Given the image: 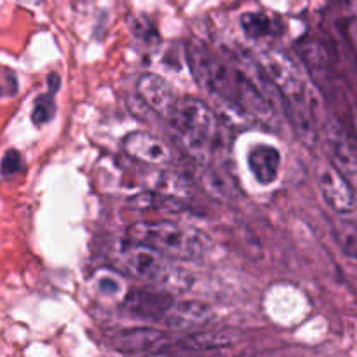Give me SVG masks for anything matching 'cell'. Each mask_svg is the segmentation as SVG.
Returning a JSON list of instances; mask_svg holds the SVG:
<instances>
[{
  "mask_svg": "<svg viewBox=\"0 0 357 357\" xmlns=\"http://www.w3.org/2000/svg\"><path fill=\"white\" fill-rule=\"evenodd\" d=\"M185 54L195 82L227 110L279 128L281 96L261 63L250 56L225 61L197 40L188 42Z\"/></svg>",
  "mask_w": 357,
  "mask_h": 357,
  "instance_id": "1",
  "label": "cell"
},
{
  "mask_svg": "<svg viewBox=\"0 0 357 357\" xmlns=\"http://www.w3.org/2000/svg\"><path fill=\"white\" fill-rule=\"evenodd\" d=\"M260 63L278 87L284 114L296 136L307 149H314L319 138L317 115L310 86L295 63L282 52L268 51L260 56Z\"/></svg>",
  "mask_w": 357,
  "mask_h": 357,
  "instance_id": "2",
  "label": "cell"
},
{
  "mask_svg": "<svg viewBox=\"0 0 357 357\" xmlns=\"http://www.w3.org/2000/svg\"><path fill=\"white\" fill-rule=\"evenodd\" d=\"M162 119L181 150L199 164H209L222 145V124L215 112L197 98L178 96Z\"/></svg>",
  "mask_w": 357,
  "mask_h": 357,
  "instance_id": "3",
  "label": "cell"
},
{
  "mask_svg": "<svg viewBox=\"0 0 357 357\" xmlns=\"http://www.w3.org/2000/svg\"><path fill=\"white\" fill-rule=\"evenodd\" d=\"M126 236L135 243L152 248L169 260H201L211 250V241L201 230L169 220L131 223Z\"/></svg>",
  "mask_w": 357,
  "mask_h": 357,
  "instance_id": "4",
  "label": "cell"
},
{
  "mask_svg": "<svg viewBox=\"0 0 357 357\" xmlns=\"http://www.w3.org/2000/svg\"><path fill=\"white\" fill-rule=\"evenodd\" d=\"M117 261L126 272L150 286L167 284L174 275L169 258L131 239L117 248Z\"/></svg>",
  "mask_w": 357,
  "mask_h": 357,
  "instance_id": "5",
  "label": "cell"
},
{
  "mask_svg": "<svg viewBox=\"0 0 357 357\" xmlns=\"http://www.w3.org/2000/svg\"><path fill=\"white\" fill-rule=\"evenodd\" d=\"M316 181L324 202L337 215H352L357 208V197L354 185L340 169L328 160H321L316 166Z\"/></svg>",
  "mask_w": 357,
  "mask_h": 357,
  "instance_id": "6",
  "label": "cell"
},
{
  "mask_svg": "<svg viewBox=\"0 0 357 357\" xmlns=\"http://www.w3.org/2000/svg\"><path fill=\"white\" fill-rule=\"evenodd\" d=\"M112 347L122 354H167L173 337L162 330L152 328H131L112 337Z\"/></svg>",
  "mask_w": 357,
  "mask_h": 357,
  "instance_id": "7",
  "label": "cell"
},
{
  "mask_svg": "<svg viewBox=\"0 0 357 357\" xmlns=\"http://www.w3.org/2000/svg\"><path fill=\"white\" fill-rule=\"evenodd\" d=\"M122 150L126 155L131 157L132 160H138L149 166L162 167L173 162L174 153L169 145L162 142L157 136L149 135L143 131H132L122 139Z\"/></svg>",
  "mask_w": 357,
  "mask_h": 357,
  "instance_id": "8",
  "label": "cell"
},
{
  "mask_svg": "<svg viewBox=\"0 0 357 357\" xmlns=\"http://www.w3.org/2000/svg\"><path fill=\"white\" fill-rule=\"evenodd\" d=\"M174 298L167 291H150V289H136L124 298V310L136 317L145 319H164Z\"/></svg>",
  "mask_w": 357,
  "mask_h": 357,
  "instance_id": "9",
  "label": "cell"
},
{
  "mask_svg": "<svg viewBox=\"0 0 357 357\" xmlns=\"http://www.w3.org/2000/svg\"><path fill=\"white\" fill-rule=\"evenodd\" d=\"M324 131H326V143L328 149H330L331 164L337 169H340L351 183H354L357 181V155L349 138L345 136L344 129L333 119H330L324 126Z\"/></svg>",
  "mask_w": 357,
  "mask_h": 357,
  "instance_id": "10",
  "label": "cell"
},
{
  "mask_svg": "<svg viewBox=\"0 0 357 357\" xmlns=\"http://www.w3.org/2000/svg\"><path fill=\"white\" fill-rule=\"evenodd\" d=\"M136 91H138V96L142 98L143 103L150 110L155 112L157 115H160V117L166 115V112L169 110V107L178 98L173 87L162 77L155 75V73H143V75H139L138 82H136Z\"/></svg>",
  "mask_w": 357,
  "mask_h": 357,
  "instance_id": "11",
  "label": "cell"
},
{
  "mask_svg": "<svg viewBox=\"0 0 357 357\" xmlns=\"http://www.w3.org/2000/svg\"><path fill=\"white\" fill-rule=\"evenodd\" d=\"M248 167L258 183L272 185L279 176L281 153L272 145L253 146L248 153Z\"/></svg>",
  "mask_w": 357,
  "mask_h": 357,
  "instance_id": "12",
  "label": "cell"
},
{
  "mask_svg": "<svg viewBox=\"0 0 357 357\" xmlns=\"http://www.w3.org/2000/svg\"><path fill=\"white\" fill-rule=\"evenodd\" d=\"M164 319L167 326L176 328V330H194V328L204 326L211 319V316H209L208 307L202 303H180V305L174 303Z\"/></svg>",
  "mask_w": 357,
  "mask_h": 357,
  "instance_id": "13",
  "label": "cell"
},
{
  "mask_svg": "<svg viewBox=\"0 0 357 357\" xmlns=\"http://www.w3.org/2000/svg\"><path fill=\"white\" fill-rule=\"evenodd\" d=\"M204 171H202L201 178H199V181H201L202 188H204L206 194L209 195V197L216 199V201H230L232 199V183L229 181V178H227V174L223 173L222 169H218V167H213L209 166V164H204Z\"/></svg>",
  "mask_w": 357,
  "mask_h": 357,
  "instance_id": "14",
  "label": "cell"
},
{
  "mask_svg": "<svg viewBox=\"0 0 357 357\" xmlns=\"http://www.w3.org/2000/svg\"><path fill=\"white\" fill-rule=\"evenodd\" d=\"M331 232L342 253L349 260L357 261V223L349 218H338L333 222Z\"/></svg>",
  "mask_w": 357,
  "mask_h": 357,
  "instance_id": "15",
  "label": "cell"
},
{
  "mask_svg": "<svg viewBox=\"0 0 357 357\" xmlns=\"http://www.w3.org/2000/svg\"><path fill=\"white\" fill-rule=\"evenodd\" d=\"M59 86V77L51 75L49 77V91L45 94L35 100L33 110H31V121L35 126H44L52 121L56 114V103H54V93L58 91Z\"/></svg>",
  "mask_w": 357,
  "mask_h": 357,
  "instance_id": "16",
  "label": "cell"
},
{
  "mask_svg": "<svg viewBox=\"0 0 357 357\" xmlns=\"http://www.w3.org/2000/svg\"><path fill=\"white\" fill-rule=\"evenodd\" d=\"M241 28L250 38H264L275 33L274 21L261 13H248L241 17Z\"/></svg>",
  "mask_w": 357,
  "mask_h": 357,
  "instance_id": "17",
  "label": "cell"
},
{
  "mask_svg": "<svg viewBox=\"0 0 357 357\" xmlns=\"http://www.w3.org/2000/svg\"><path fill=\"white\" fill-rule=\"evenodd\" d=\"M17 93V79L13 70L0 65V98L14 96Z\"/></svg>",
  "mask_w": 357,
  "mask_h": 357,
  "instance_id": "18",
  "label": "cell"
},
{
  "mask_svg": "<svg viewBox=\"0 0 357 357\" xmlns=\"http://www.w3.org/2000/svg\"><path fill=\"white\" fill-rule=\"evenodd\" d=\"M23 167V159H21V153L17 150H7L6 155H3L2 164H0V173L3 176H13L17 171Z\"/></svg>",
  "mask_w": 357,
  "mask_h": 357,
  "instance_id": "19",
  "label": "cell"
},
{
  "mask_svg": "<svg viewBox=\"0 0 357 357\" xmlns=\"http://www.w3.org/2000/svg\"><path fill=\"white\" fill-rule=\"evenodd\" d=\"M96 288L100 289L103 295L114 296V295H119V293H121L122 282L117 275H112V274L100 275V278H98V282H96Z\"/></svg>",
  "mask_w": 357,
  "mask_h": 357,
  "instance_id": "20",
  "label": "cell"
},
{
  "mask_svg": "<svg viewBox=\"0 0 357 357\" xmlns=\"http://www.w3.org/2000/svg\"><path fill=\"white\" fill-rule=\"evenodd\" d=\"M21 2H24V3H40L42 0H21Z\"/></svg>",
  "mask_w": 357,
  "mask_h": 357,
  "instance_id": "21",
  "label": "cell"
},
{
  "mask_svg": "<svg viewBox=\"0 0 357 357\" xmlns=\"http://www.w3.org/2000/svg\"><path fill=\"white\" fill-rule=\"evenodd\" d=\"M356 35H357V31H356Z\"/></svg>",
  "mask_w": 357,
  "mask_h": 357,
  "instance_id": "22",
  "label": "cell"
}]
</instances>
